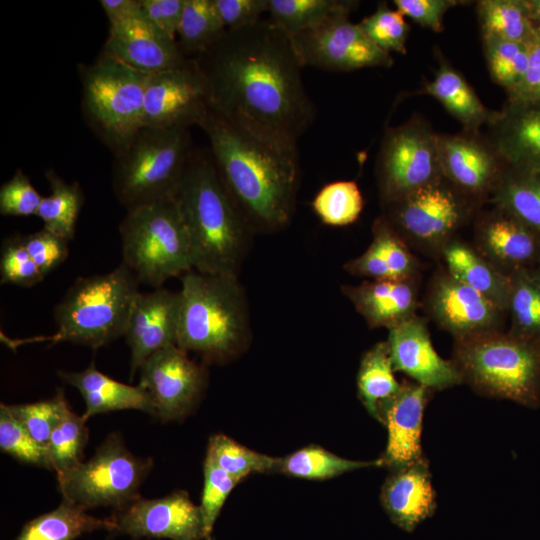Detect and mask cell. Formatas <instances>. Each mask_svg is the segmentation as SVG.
I'll use <instances>...</instances> for the list:
<instances>
[{"mask_svg":"<svg viewBox=\"0 0 540 540\" xmlns=\"http://www.w3.org/2000/svg\"><path fill=\"white\" fill-rule=\"evenodd\" d=\"M528 49L527 69L519 85L508 94V100L540 101V27L538 26L532 40L528 43Z\"/></svg>","mask_w":540,"mask_h":540,"instance_id":"11a10c76","label":"cell"},{"mask_svg":"<svg viewBox=\"0 0 540 540\" xmlns=\"http://www.w3.org/2000/svg\"><path fill=\"white\" fill-rule=\"evenodd\" d=\"M62 499L54 510L28 521L14 540H75L96 530H114L111 518H97Z\"/></svg>","mask_w":540,"mask_h":540,"instance_id":"f546056e","label":"cell"},{"mask_svg":"<svg viewBox=\"0 0 540 540\" xmlns=\"http://www.w3.org/2000/svg\"><path fill=\"white\" fill-rule=\"evenodd\" d=\"M22 239L33 261L45 277L69 256V241L44 228L22 235Z\"/></svg>","mask_w":540,"mask_h":540,"instance_id":"f907efd6","label":"cell"},{"mask_svg":"<svg viewBox=\"0 0 540 540\" xmlns=\"http://www.w3.org/2000/svg\"><path fill=\"white\" fill-rule=\"evenodd\" d=\"M487 126V139L507 168L540 171V101L507 99Z\"/></svg>","mask_w":540,"mask_h":540,"instance_id":"cb8c5ba5","label":"cell"},{"mask_svg":"<svg viewBox=\"0 0 540 540\" xmlns=\"http://www.w3.org/2000/svg\"><path fill=\"white\" fill-rule=\"evenodd\" d=\"M368 467H382L380 458L372 461L351 460L311 445L281 458L278 472L296 478L326 480Z\"/></svg>","mask_w":540,"mask_h":540,"instance_id":"d590c367","label":"cell"},{"mask_svg":"<svg viewBox=\"0 0 540 540\" xmlns=\"http://www.w3.org/2000/svg\"><path fill=\"white\" fill-rule=\"evenodd\" d=\"M7 408L32 438L45 448L52 432L70 409L62 389L51 399L7 405Z\"/></svg>","mask_w":540,"mask_h":540,"instance_id":"7bdbcfd3","label":"cell"},{"mask_svg":"<svg viewBox=\"0 0 540 540\" xmlns=\"http://www.w3.org/2000/svg\"><path fill=\"white\" fill-rule=\"evenodd\" d=\"M366 36L380 49L390 53L406 54L409 24L397 9L389 8L386 2L378 4L377 9L360 23Z\"/></svg>","mask_w":540,"mask_h":540,"instance_id":"f6af8a7d","label":"cell"},{"mask_svg":"<svg viewBox=\"0 0 540 540\" xmlns=\"http://www.w3.org/2000/svg\"><path fill=\"white\" fill-rule=\"evenodd\" d=\"M343 294L371 328L388 330L415 315L417 291L413 277L367 280L342 286Z\"/></svg>","mask_w":540,"mask_h":540,"instance_id":"484cf974","label":"cell"},{"mask_svg":"<svg viewBox=\"0 0 540 540\" xmlns=\"http://www.w3.org/2000/svg\"><path fill=\"white\" fill-rule=\"evenodd\" d=\"M181 283L176 345L211 362L238 354L251 335L246 294L238 277L191 270Z\"/></svg>","mask_w":540,"mask_h":540,"instance_id":"277c9868","label":"cell"},{"mask_svg":"<svg viewBox=\"0 0 540 540\" xmlns=\"http://www.w3.org/2000/svg\"><path fill=\"white\" fill-rule=\"evenodd\" d=\"M110 518L114 532L133 538L203 540L207 537L200 506L183 490L156 499L140 496L115 510Z\"/></svg>","mask_w":540,"mask_h":540,"instance_id":"e0dca14e","label":"cell"},{"mask_svg":"<svg viewBox=\"0 0 540 540\" xmlns=\"http://www.w3.org/2000/svg\"><path fill=\"white\" fill-rule=\"evenodd\" d=\"M206 456L238 481L252 473L278 472L281 459L253 451L223 434L209 439Z\"/></svg>","mask_w":540,"mask_h":540,"instance_id":"f35d334b","label":"cell"},{"mask_svg":"<svg viewBox=\"0 0 540 540\" xmlns=\"http://www.w3.org/2000/svg\"><path fill=\"white\" fill-rule=\"evenodd\" d=\"M352 10L333 13L290 37L303 67L346 72L393 65L391 54L375 45L359 24L350 21Z\"/></svg>","mask_w":540,"mask_h":540,"instance_id":"4fadbf2b","label":"cell"},{"mask_svg":"<svg viewBox=\"0 0 540 540\" xmlns=\"http://www.w3.org/2000/svg\"><path fill=\"white\" fill-rule=\"evenodd\" d=\"M102 53L149 74L176 68L190 59L177 40L158 30L143 13L110 26Z\"/></svg>","mask_w":540,"mask_h":540,"instance_id":"7402d4cb","label":"cell"},{"mask_svg":"<svg viewBox=\"0 0 540 540\" xmlns=\"http://www.w3.org/2000/svg\"><path fill=\"white\" fill-rule=\"evenodd\" d=\"M175 200L189 233L193 270L238 277L254 231L222 182L211 153L193 151Z\"/></svg>","mask_w":540,"mask_h":540,"instance_id":"3957f363","label":"cell"},{"mask_svg":"<svg viewBox=\"0 0 540 540\" xmlns=\"http://www.w3.org/2000/svg\"><path fill=\"white\" fill-rule=\"evenodd\" d=\"M530 273L540 286V262L532 270H530Z\"/></svg>","mask_w":540,"mask_h":540,"instance_id":"91938a15","label":"cell"},{"mask_svg":"<svg viewBox=\"0 0 540 540\" xmlns=\"http://www.w3.org/2000/svg\"><path fill=\"white\" fill-rule=\"evenodd\" d=\"M428 310L443 329L462 340L501 331L506 311L448 272L435 278Z\"/></svg>","mask_w":540,"mask_h":540,"instance_id":"ac0fdd59","label":"cell"},{"mask_svg":"<svg viewBox=\"0 0 540 540\" xmlns=\"http://www.w3.org/2000/svg\"><path fill=\"white\" fill-rule=\"evenodd\" d=\"M58 375L82 395L86 405L83 416L87 420L97 414L127 409L154 414L151 399L140 385L110 378L96 368L94 361L82 371H59Z\"/></svg>","mask_w":540,"mask_h":540,"instance_id":"4316f807","label":"cell"},{"mask_svg":"<svg viewBox=\"0 0 540 540\" xmlns=\"http://www.w3.org/2000/svg\"><path fill=\"white\" fill-rule=\"evenodd\" d=\"M359 2L348 0H268L269 19L290 37Z\"/></svg>","mask_w":540,"mask_h":540,"instance_id":"74e56055","label":"cell"},{"mask_svg":"<svg viewBox=\"0 0 540 540\" xmlns=\"http://www.w3.org/2000/svg\"><path fill=\"white\" fill-rule=\"evenodd\" d=\"M110 26L128 21L142 13L139 0H101Z\"/></svg>","mask_w":540,"mask_h":540,"instance_id":"6f0895ef","label":"cell"},{"mask_svg":"<svg viewBox=\"0 0 540 540\" xmlns=\"http://www.w3.org/2000/svg\"><path fill=\"white\" fill-rule=\"evenodd\" d=\"M193 151L189 129L143 127L115 157L116 199L126 211L174 200Z\"/></svg>","mask_w":540,"mask_h":540,"instance_id":"52a82bcc","label":"cell"},{"mask_svg":"<svg viewBox=\"0 0 540 540\" xmlns=\"http://www.w3.org/2000/svg\"><path fill=\"white\" fill-rule=\"evenodd\" d=\"M509 276V333L540 344V286L529 270H518Z\"/></svg>","mask_w":540,"mask_h":540,"instance_id":"8d00e7d4","label":"cell"},{"mask_svg":"<svg viewBox=\"0 0 540 540\" xmlns=\"http://www.w3.org/2000/svg\"><path fill=\"white\" fill-rule=\"evenodd\" d=\"M204 482L200 509L206 536H210L222 507L233 488L240 482L226 473L209 457H205Z\"/></svg>","mask_w":540,"mask_h":540,"instance_id":"7dc6e473","label":"cell"},{"mask_svg":"<svg viewBox=\"0 0 540 540\" xmlns=\"http://www.w3.org/2000/svg\"><path fill=\"white\" fill-rule=\"evenodd\" d=\"M489 202L540 235V171L507 168Z\"/></svg>","mask_w":540,"mask_h":540,"instance_id":"1f68e13d","label":"cell"},{"mask_svg":"<svg viewBox=\"0 0 540 540\" xmlns=\"http://www.w3.org/2000/svg\"><path fill=\"white\" fill-rule=\"evenodd\" d=\"M0 450L22 463L52 470L47 448L12 416L7 404L0 405Z\"/></svg>","mask_w":540,"mask_h":540,"instance_id":"ee69618b","label":"cell"},{"mask_svg":"<svg viewBox=\"0 0 540 540\" xmlns=\"http://www.w3.org/2000/svg\"><path fill=\"white\" fill-rule=\"evenodd\" d=\"M119 233L122 263L139 283L159 288L193 270L189 233L175 199L128 210Z\"/></svg>","mask_w":540,"mask_h":540,"instance_id":"ba28073f","label":"cell"},{"mask_svg":"<svg viewBox=\"0 0 540 540\" xmlns=\"http://www.w3.org/2000/svg\"><path fill=\"white\" fill-rule=\"evenodd\" d=\"M226 30L252 25L268 11V0H212Z\"/></svg>","mask_w":540,"mask_h":540,"instance_id":"f5cc1de1","label":"cell"},{"mask_svg":"<svg viewBox=\"0 0 540 540\" xmlns=\"http://www.w3.org/2000/svg\"><path fill=\"white\" fill-rule=\"evenodd\" d=\"M149 75L103 53L83 71L82 103L86 119L115 156L143 128Z\"/></svg>","mask_w":540,"mask_h":540,"instance_id":"9c48e42d","label":"cell"},{"mask_svg":"<svg viewBox=\"0 0 540 540\" xmlns=\"http://www.w3.org/2000/svg\"><path fill=\"white\" fill-rule=\"evenodd\" d=\"M462 3L457 0H394L396 9L424 28L434 32L443 30V18L452 7Z\"/></svg>","mask_w":540,"mask_h":540,"instance_id":"816d5d0a","label":"cell"},{"mask_svg":"<svg viewBox=\"0 0 540 540\" xmlns=\"http://www.w3.org/2000/svg\"><path fill=\"white\" fill-rule=\"evenodd\" d=\"M474 205L475 202L441 178L387 204L383 217L400 237L443 249L467 220Z\"/></svg>","mask_w":540,"mask_h":540,"instance_id":"7c38bea8","label":"cell"},{"mask_svg":"<svg viewBox=\"0 0 540 540\" xmlns=\"http://www.w3.org/2000/svg\"><path fill=\"white\" fill-rule=\"evenodd\" d=\"M139 281L121 263L110 272L77 278L53 310L52 336L13 340V344L68 342L97 349L124 336L139 294Z\"/></svg>","mask_w":540,"mask_h":540,"instance_id":"5b68a950","label":"cell"},{"mask_svg":"<svg viewBox=\"0 0 540 540\" xmlns=\"http://www.w3.org/2000/svg\"><path fill=\"white\" fill-rule=\"evenodd\" d=\"M42 198L29 177L17 169L0 187V213L3 216H36Z\"/></svg>","mask_w":540,"mask_h":540,"instance_id":"681fc988","label":"cell"},{"mask_svg":"<svg viewBox=\"0 0 540 540\" xmlns=\"http://www.w3.org/2000/svg\"><path fill=\"white\" fill-rule=\"evenodd\" d=\"M203 540H214V538H212V536L210 535V536L204 538Z\"/></svg>","mask_w":540,"mask_h":540,"instance_id":"94428289","label":"cell"},{"mask_svg":"<svg viewBox=\"0 0 540 540\" xmlns=\"http://www.w3.org/2000/svg\"><path fill=\"white\" fill-rule=\"evenodd\" d=\"M199 127L222 182L254 233L286 228L301 181L297 141L211 107Z\"/></svg>","mask_w":540,"mask_h":540,"instance_id":"7a4b0ae2","label":"cell"},{"mask_svg":"<svg viewBox=\"0 0 540 540\" xmlns=\"http://www.w3.org/2000/svg\"><path fill=\"white\" fill-rule=\"evenodd\" d=\"M476 244V250L506 275L530 271L540 262V235L497 206L478 219Z\"/></svg>","mask_w":540,"mask_h":540,"instance_id":"44dd1931","label":"cell"},{"mask_svg":"<svg viewBox=\"0 0 540 540\" xmlns=\"http://www.w3.org/2000/svg\"><path fill=\"white\" fill-rule=\"evenodd\" d=\"M145 18L162 33L176 40L185 0H139Z\"/></svg>","mask_w":540,"mask_h":540,"instance_id":"db71d44e","label":"cell"},{"mask_svg":"<svg viewBox=\"0 0 540 540\" xmlns=\"http://www.w3.org/2000/svg\"><path fill=\"white\" fill-rule=\"evenodd\" d=\"M343 268L352 275L371 280L393 279L391 272L374 241L359 257L349 260Z\"/></svg>","mask_w":540,"mask_h":540,"instance_id":"9f6ffc18","label":"cell"},{"mask_svg":"<svg viewBox=\"0 0 540 540\" xmlns=\"http://www.w3.org/2000/svg\"><path fill=\"white\" fill-rule=\"evenodd\" d=\"M387 341L379 342L362 357L358 374V396L367 412L381 423L386 404L399 392Z\"/></svg>","mask_w":540,"mask_h":540,"instance_id":"4dcf8cb0","label":"cell"},{"mask_svg":"<svg viewBox=\"0 0 540 540\" xmlns=\"http://www.w3.org/2000/svg\"><path fill=\"white\" fill-rule=\"evenodd\" d=\"M487 68L507 94L521 82L528 66V45L497 37H482Z\"/></svg>","mask_w":540,"mask_h":540,"instance_id":"ab89813d","label":"cell"},{"mask_svg":"<svg viewBox=\"0 0 540 540\" xmlns=\"http://www.w3.org/2000/svg\"><path fill=\"white\" fill-rule=\"evenodd\" d=\"M153 462L140 458L113 433L87 461L57 474L63 500L85 510L96 507L122 509L140 497L139 489Z\"/></svg>","mask_w":540,"mask_h":540,"instance_id":"30bf717a","label":"cell"},{"mask_svg":"<svg viewBox=\"0 0 540 540\" xmlns=\"http://www.w3.org/2000/svg\"><path fill=\"white\" fill-rule=\"evenodd\" d=\"M447 272L508 312L511 280L476 249L450 240L442 249Z\"/></svg>","mask_w":540,"mask_h":540,"instance_id":"83f0119b","label":"cell"},{"mask_svg":"<svg viewBox=\"0 0 540 540\" xmlns=\"http://www.w3.org/2000/svg\"><path fill=\"white\" fill-rule=\"evenodd\" d=\"M364 201L354 181H336L322 187L312 207L318 218L329 226H346L360 216Z\"/></svg>","mask_w":540,"mask_h":540,"instance_id":"60d3db41","label":"cell"},{"mask_svg":"<svg viewBox=\"0 0 540 540\" xmlns=\"http://www.w3.org/2000/svg\"><path fill=\"white\" fill-rule=\"evenodd\" d=\"M27 248L22 235L3 240L0 250V283L29 288L44 280Z\"/></svg>","mask_w":540,"mask_h":540,"instance_id":"bcb514c9","label":"cell"},{"mask_svg":"<svg viewBox=\"0 0 540 540\" xmlns=\"http://www.w3.org/2000/svg\"><path fill=\"white\" fill-rule=\"evenodd\" d=\"M210 107L297 141L315 118L292 40L269 18L226 30L194 58Z\"/></svg>","mask_w":540,"mask_h":540,"instance_id":"6da1fadb","label":"cell"},{"mask_svg":"<svg viewBox=\"0 0 540 540\" xmlns=\"http://www.w3.org/2000/svg\"><path fill=\"white\" fill-rule=\"evenodd\" d=\"M51 193L42 198L36 216L43 228L70 241L75 236L78 216L84 204V194L78 182H67L55 171H46Z\"/></svg>","mask_w":540,"mask_h":540,"instance_id":"d6a6232c","label":"cell"},{"mask_svg":"<svg viewBox=\"0 0 540 540\" xmlns=\"http://www.w3.org/2000/svg\"><path fill=\"white\" fill-rule=\"evenodd\" d=\"M140 385L149 395L156 418L181 420L200 399L207 381L205 368L177 345L151 355L140 367Z\"/></svg>","mask_w":540,"mask_h":540,"instance_id":"9a60e30c","label":"cell"},{"mask_svg":"<svg viewBox=\"0 0 540 540\" xmlns=\"http://www.w3.org/2000/svg\"><path fill=\"white\" fill-rule=\"evenodd\" d=\"M209 109L207 83L195 59L149 75L143 127L189 129L199 126Z\"/></svg>","mask_w":540,"mask_h":540,"instance_id":"5bb4252c","label":"cell"},{"mask_svg":"<svg viewBox=\"0 0 540 540\" xmlns=\"http://www.w3.org/2000/svg\"><path fill=\"white\" fill-rule=\"evenodd\" d=\"M462 383L480 395L540 406V344L501 331L456 340Z\"/></svg>","mask_w":540,"mask_h":540,"instance_id":"8992f818","label":"cell"},{"mask_svg":"<svg viewBox=\"0 0 540 540\" xmlns=\"http://www.w3.org/2000/svg\"><path fill=\"white\" fill-rule=\"evenodd\" d=\"M378 246L393 279L414 277L416 262L403 239L382 216L373 225V240Z\"/></svg>","mask_w":540,"mask_h":540,"instance_id":"c3c4849f","label":"cell"},{"mask_svg":"<svg viewBox=\"0 0 540 540\" xmlns=\"http://www.w3.org/2000/svg\"><path fill=\"white\" fill-rule=\"evenodd\" d=\"M388 331L387 343L395 371L406 374L431 391L462 383L453 361L443 359L436 352L421 318L414 315Z\"/></svg>","mask_w":540,"mask_h":540,"instance_id":"ffe728a7","label":"cell"},{"mask_svg":"<svg viewBox=\"0 0 540 540\" xmlns=\"http://www.w3.org/2000/svg\"><path fill=\"white\" fill-rule=\"evenodd\" d=\"M530 19L540 27V0H523Z\"/></svg>","mask_w":540,"mask_h":540,"instance_id":"680465c9","label":"cell"},{"mask_svg":"<svg viewBox=\"0 0 540 540\" xmlns=\"http://www.w3.org/2000/svg\"><path fill=\"white\" fill-rule=\"evenodd\" d=\"M431 392L416 382H404L384 407L381 423L387 429V444L380 457L382 467L392 470L425 457L421 439Z\"/></svg>","mask_w":540,"mask_h":540,"instance_id":"603a6c76","label":"cell"},{"mask_svg":"<svg viewBox=\"0 0 540 540\" xmlns=\"http://www.w3.org/2000/svg\"><path fill=\"white\" fill-rule=\"evenodd\" d=\"M384 205L440 180L438 133L421 116L385 130L376 162Z\"/></svg>","mask_w":540,"mask_h":540,"instance_id":"8fae6325","label":"cell"},{"mask_svg":"<svg viewBox=\"0 0 540 540\" xmlns=\"http://www.w3.org/2000/svg\"><path fill=\"white\" fill-rule=\"evenodd\" d=\"M438 156L442 177L476 204L489 201L507 170L480 132L438 133Z\"/></svg>","mask_w":540,"mask_h":540,"instance_id":"2e32d148","label":"cell"},{"mask_svg":"<svg viewBox=\"0 0 540 540\" xmlns=\"http://www.w3.org/2000/svg\"><path fill=\"white\" fill-rule=\"evenodd\" d=\"M476 8L482 37L528 45L536 32L523 0H481Z\"/></svg>","mask_w":540,"mask_h":540,"instance_id":"836d02e7","label":"cell"},{"mask_svg":"<svg viewBox=\"0 0 540 540\" xmlns=\"http://www.w3.org/2000/svg\"><path fill=\"white\" fill-rule=\"evenodd\" d=\"M424 92L437 99L463 125L465 131L480 132L494 113L481 102L465 78L446 61H441L434 79L424 86Z\"/></svg>","mask_w":540,"mask_h":540,"instance_id":"f1b7e54d","label":"cell"},{"mask_svg":"<svg viewBox=\"0 0 540 540\" xmlns=\"http://www.w3.org/2000/svg\"><path fill=\"white\" fill-rule=\"evenodd\" d=\"M180 304V291L164 287L137 295L124 334L131 353L130 380L151 355L176 345Z\"/></svg>","mask_w":540,"mask_h":540,"instance_id":"d6986e66","label":"cell"},{"mask_svg":"<svg viewBox=\"0 0 540 540\" xmlns=\"http://www.w3.org/2000/svg\"><path fill=\"white\" fill-rule=\"evenodd\" d=\"M382 507L400 529L413 532L436 510V492L426 457L392 469L380 493Z\"/></svg>","mask_w":540,"mask_h":540,"instance_id":"d4e9b609","label":"cell"},{"mask_svg":"<svg viewBox=\"0 0 540 540\" xmlns=\"http://www.w3.org/2000/svg\"><path fill=\"white\" fill-rule=\"evenodd\" d=\"M87 419L71 409L52 432L47 450L52 470L57 474L65 472L82 462L88 442Z\"/></svg>","mask_w":540,"mask_h":540,"instance_id":"b9f144b4","label":"cell"},{"mask_svg":"<svg viewBox=\"0 0 540 540\" xmlns=\"http://www.w3.org/2000/svg\"><path fill=\"white\" fill-rule=\"evenodd\" d=\"M226 32L212 0H185L177 30L178 46L194 59L210 49Z\"/></svg>","mask_w":540,"mask_h":540,"instance_id":"e575fe53","label":"cell"}]
</instances>
